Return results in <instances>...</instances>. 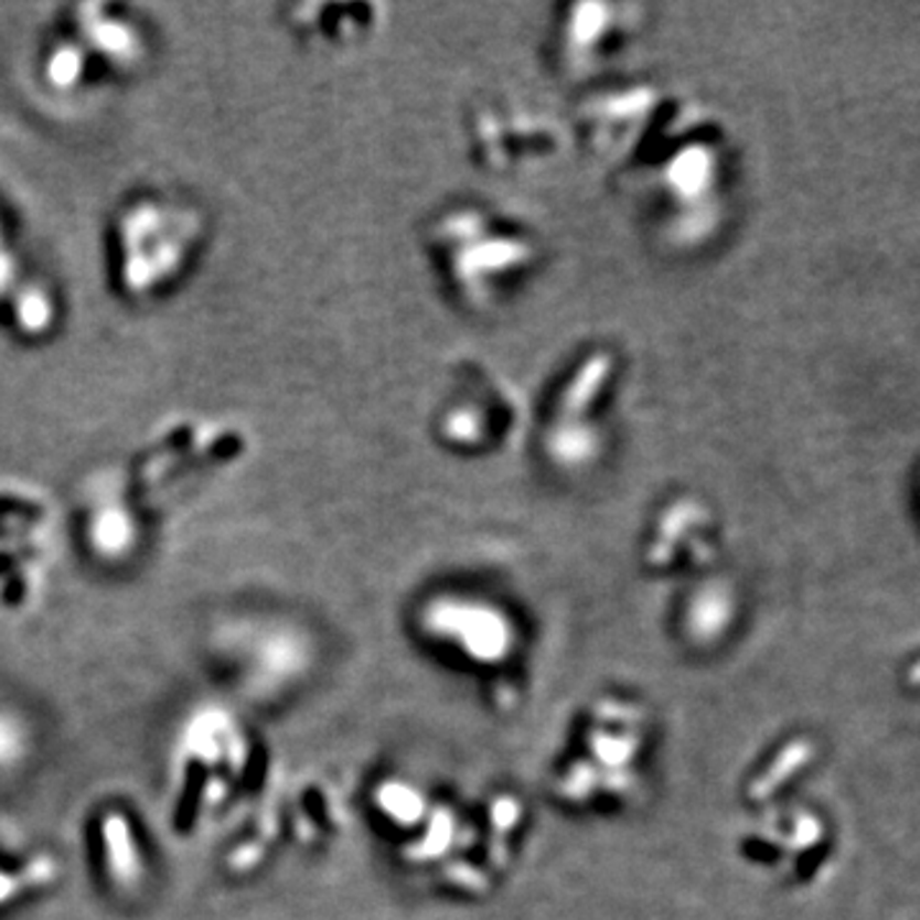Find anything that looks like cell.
Instances as JSON below:
<instances>
[{
	"mask_svg": "<svg viewBox=\"0 0 920 920\" xmlns=\"http://www.w3.org/2000/svg\"><path fill=\"white\" fill-rule=\"evenodd\" d=\"M85 31L95 50L113 56V60H131L136 50H139L133 29L118 19H95L87 23Z\"/></svg>",
	"mask_w": 920,
	"mask_h": 920,
	"instance_id": "obj_1",
	"label": "cell"
},
{
	"mask_svg": "<svg viewBox=\"0 0 920 920\" xmlns=\"http://www.w3.org/2000/svg\"><path fill=\"white\" fill-rule=\"evenodd\" d=\"M15 322L23 333L39 335L52 325L54 320V302L52 297L39 287H26L15 295Z\"/></svg>",
	"mask_w": 920,
	"mask_h": 920,
	"instance_id": "obj_2",
	"label": "cell"
},
{
	"mask_svg": "<svg viewBox=\"0 0 920 920\" xmlns=\"http://www.w3.org/2000/svg\"><path fill=\"white\" fill-rule=\"evenodd\" d=\"M133 527L128 522L126 510L118 506H105L93 520V539L100 550H120L131 543Z\"/></svg>",
	"mask_w": 920,
	"mask_h": 920,
	"instance_id": "obj_3",
	"label": "cell"
},
{
	"mask_svg": "<svg viewBox=\"0 0 920 920\" xmlns=\"http://www.w3.org/2000/svg\"><path fill=\"white\" fill-rule=\"evenodd\" d=\"M85 72V54L77 50V46L64 44L56 46L46 60V79L60 90H69V87L77 85L79 75Z\"/></svg>",
	"mask_w": 920,
	"mask_h": 920,
	"instance_id": "obj_4",
	"label": "cell"
},
{
	"mask_svg": "<svg viewBox=\"0 0 920 920\" xmlns=\"http://www.w3.org/2000/svg\"><path fill=\"white\" fill-rule=\"evenodd\" d=\"M13 281H15V261L11 254H6L3 248H0V297L13 287Z\"/></svg>",
	"mask_w": 920,
	"mask_h": 920,
	"instance_id": "obj_5",
	"label": "cell"
},
{
	"mask_svg": "<svg viewBox=\"0 0 920 920\" xmlns=\"http://www.w3.org/2000/svg\"><path fill=\"white\" fill-rule=\"evenodd\" d=\"M0 248H3V236H0Z\"/></svg>",
	"mask_w": 920,
	"mask_h": 920,
	"instance_id": "obj_6",
	"label": "cell"
}]
</instances>
